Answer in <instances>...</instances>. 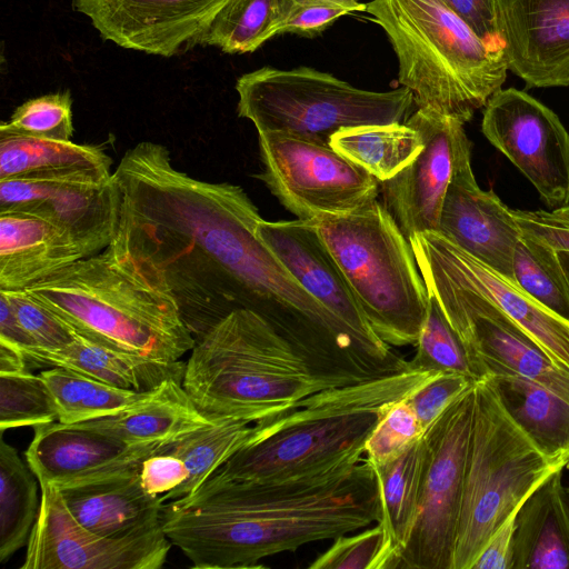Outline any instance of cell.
Returning a JSON list of instances; mask_svg holds the SVG:
<instances>
[{"label":"cell","instance_id":"1","mask_svg":"<svg viewBox=\"0 0 569 569\" xmlns=\"http://www.w3.org/2000/svg\"><path fill=\"white\" fill-rule=\"evenodd\" d=\"M120 212L113 239L162 272L180 316L201 340L242 309L243 281L262 219L246 191L178 170L169 150L142 141L113 172Z\"/></svg>","mask_w":569,"mask_h":569},{"label":"cell","instance_id":"2","mask_svg":"<svg viewBox=\"0 0 569 569\" xmlns=\"http://www.w3.org/2000/svg\"><path fill=\"white\" fill-rule=\"evenodd\" d=\"M375 470L365 457L271 481L211 475L164 503L161 527L196 569L266 568L267 557L380 521Z\"/></svg>","mask_w":569,"mask_h":569},{"label":"cell","instance_id":"3","mask_svg":"<svg viewBox=\"0 0 569 569\" xmlns=\"http://www.w3.org/2000/svg\"><path fill=\"white\" fill-rule=\"evenodd\" d=\"M26 289L77 333L110 348L178 361L196 345L159 268L116 239Z\"/></svg>","mask_w":569,"mask_h":569},{"label":"cell","instance_id":"4","mask_svg":"<svg viewBox=\"0 0 569 569\" xmlns=\"http://www.w3.org/2000/svg\"><path fill=\"white\" fill-rule=\"evenodd\" d=\"M437 373L407 369L312 393L256 422L249 439L216 473L240 481H271L360 458L388 409Z\"/></svg>","mask_w":569,"mask_h":569},{"label":"cell","instance_id":"5","mask_svg":"<svg viewBox=\"0 0 569 569\" xmlns=\"http://www.w3.org/2000/svg\"><path fill=\"white\" fill-rule=\"evenodd\" d=\"M182 383L207 416L249 423L280 415L312 393L339 387L248 309L233 310L196 342Z\"/></svg>","mask_w":569,"mask_h":569},{"label":"cell","instance_id":"6","mask_svg":"<svg viewBox=\"0 0 569 569\" xmlns=\"http://www.w3.org/2000/svg\"><path fill=\"white\" fill-rule=\"evenodd\" d=\"M365 11L388 36L399 83L417 109L466 123L506 81L502 49L478 38L442 0H371Z\"/></svg>","mask_w":569,"mask_h":569},{"label":"cell","instance_id":"7","mask_svg":"<svg viewBox=\"0 0 569 569\" xmlns=\"http://www.w3.org/2000/svg\"><path fill=\"white\" fill-rule=\"evenodd\" d=\"M311 220L376 335L392 348L416 346L430 296L409 240L382 203Z\"/></svg>","mask_w":569,"mask_h":569},{"label":"cell","instance_id":"8","mask_svg":"<svg viewBox=\"0 0 569 569\" xmlns=\"http://www.w3.org/2000/svg\"><path fill=\"white\" fill-rule=\"evenodd\" d=\"M566 467L567 460L546 456L513 421L490 379L475 382L453 569H471L492 533Z\"/></svg>","mask_w":569,"mask_h":569},{"label":"cell","instance_id":"9","mask_svg":"<svg viewBox=\"0 0 569 569\" xmlns=\"http://www.w3.org/2000/svg\"><path fill=\"white\" fill-rule=\"evenodd\" d=\"M236 90L239 117L258 132H283L325 144L346 128L406 122L416 107L405 87L365 90L310 67H262L242 74Z\"/></svg>","mask_w":569,"mask_h":569},{"label":"cell","instance_id":"10","mask_svg":"<svg viewBox=\"0 0 569 569\" xmlns=\"http://www.w3.org/2000/svg\"><path fill=\"white\" fill-rule=\"evenodd\" d=\"M430 295L459 336L475 382L502 376L531 379L569 401V368L557 363L493 302L409 241Z\"/></svg>","mask_w":569,"mask_h":569},{"label":"cell","instance_id":"11","mask_svg":"<svg viewBox=\"0 0 569 569\" xmlns=\"http://www.w3.org/2000/svg\"><path fill=\"white\" fill-rule=\"evenodd\" d=\"M473 385L458 396L425 432L427 459L418 515L396 569H453L473 412Z\"/></svg>","mask_w":569,"mask_h":569},{"label":"cell","instance_id":"12","mask_svg":"<svg viewBox=\"0 0 569 569\" xmlns=\"http://www.w3.org/2000/svg\"><path fill=\"white\" fill-rule=\"evenodd\" d=\"M263 170L258 176L298 219L353 212L377 200L379 181L330 144L258 132Z\"/></svg>","mask_w":569,"mask_h":569},{"label":"cell","instance_id":"13","mask_svg":"<svg viewBox=\"0 0 569 569\" xmlns=\"http://www.w3.org/2000/svg\"><path fill=\"white\" fill-rule=\"evenodd\" d=\"M26 212L63 230L84 258L106 249L119 221L111 170H72L0 179V213Z\"/></svg>","mask_w":569,"mask_h":569},{"label":"cell","instance_id":"14","mask_svg":"<svg viewBox=\"0 0 569 569\" xmlns=\"http://www.w3.org/2000/svg\"><path fill=\"white\" fill-rule=\"evenodd\" d=\"M40 486V509L21 569H159L172 546L161 523L122 536H102L80 525L59 489Z\"/></svg>","mask_w":569,"mask_h":569},{"label":"cell","instance_id":"15","mask_svg":"<svg viewBox=\"0 0 569 569\" xmlns=\"http://www.w3.org/2000/svg\"><path fill=\"white\" fill-rule=\"evenodd\" d=\"M481 131L530 181L551 209L569 203V132L559 117L525 91L495 92Z\"/></svg>","mask_w":569,"mask_h":569},{"label":"cell","instance_id":"16","mask_svg":"<svg viewBox=\"0 0 569 569\" xmlns=\"http://www.w3.org/2000/svg\"><path fill=\"white\" fill-rule=\"evenodd\" d=\"M423 140L413 161L395 177L379 182L382 206L405 237L438 231L440 213L455 174L471 163V141L456 118L417 109L406 121Z\"/></svg>","mask_w":569,"mask_h":569},{"label":"cell","instance_id":"17","mask_svg":"<svg viewBox=\"0 0 569 569\" xmlns=\"http://www.w3.org/2000/svg\"><path fill=\"white\" fill-rule=\"evenodd\" d=\"M226 1L72 0V9L119 47L171 57L196 46Z\"/></svg>","mask_w":569,"mask_h":569},{"label":"cell","instance_id":"18","mask_svg":"<svg viewBox=\"0 0 569 569\" xmlns=\"http://www.w3.org/2000/svg\"><path fill=\"white\" fill-rule=\"evenodd\" d=\"M508 70L529 88L569 87V0H498Z\"/></svg>","mask_w":569,"mask_h":569},{"label":"cell","instance_id":"19","mask_svg":"<svg viewBox=\"0 0 569 569\" xmlns=\"http://www.w3.org/2000/svg\"><path fill=\"white\" fill-rule=\"evenodd\" d=\"M176 442L130 443L80 423L52 421L33 427L24 455L38 481L61 488L139 465Z\"/></svg>","mask_w":569,"mask_h":569},{"label":"cell","instance_id":"20","mask_svg":"<svg viewBox=\"0 0 569 569\" xmlns=\"http://www.w3.org/2000/svg\"><path fill=\"white\" fill-rule=\"evenodd\" d=\"M257 233L310 296L368 342L391 347L372 330L312 220L261 219Z\"/></svg>","mask_w":569,"mask_h":569},{"label":"cell","instance_id":"21","mask_svg":"<svg viewBox=\"0 0 569 569\" xmlns=\"http://www.w3.org/2000/svg\"><path fill=\"white\" fill-rule=\"evenodd\" d=\"M418 243L465 284L493 302L557 363L569 368V321L560 318L519 283L473 258L437 231L418 232Z\"/></svg>","mask_w":569,"mask_h":569},{"label":"cell","instance_id":"22","mask_svg":"<svg viewBox=\"0 0 569 569\" xmlns=\"http://www.w3.org/2000/svg\"><path fill=\"white\" fill-rule=\"evenodd\" d=\"M473 258L513 280V254L521 230L511 209L492 190H482L471 163L452 178L438 231Z\"/></svg>","mask_w":569,"mask_h":569},{"label":"cell","instance_id":"23","mask_svg":"<svg viewBox=\"0 0 569 569\" xmlns=\"http://www.w3.org/2000/svg\"><path fill=\"white\" fill-rule=\"evenodd\" d=\"M140 466L58 488L73 518L102 536H122L161 523L162 496L148 493Z\"/></svg>","mask_w":569,"mask_h":569},{"label":"cell","instance_id":"24","mask_svg":"<svg viewBox=\"0 0 569 569\" xmlns=\"http://www.w3.org/2000/svg\"><path fill=\"white\" fill-rule=\"evenodd\" d=\"M83 258L52 222L26 212L0 213V289H26Z\"/></svg>","mask_w":569,"mask_h":569},{"label":"cell","instance_id":"25","mask_svg":"<svg viewBox=\"0 0 569 569\" xmlns=\"http://www.w3.org/2000/svg\"><path fill=\"white\" fill-rule=\"evenodd\" d=\"M182 378H169L130 407L80 425L130 443L173 442L218 422L186 391Z\"/></svg>","mask_w":569,"mask_h":569},{"label":"cell","instance_id":"26","mask_svg":"<svg viewBox=\"0 0 569 569\" xmlns=\"http://www.w3.org/2000/svg\"><path fill=\"white\" fill-rule=\"evenodd\" d=\"M559 469L517 510L513 569H569V497Z\"/></svg>","mask_w":569,"mask_h":569},{"label":"cell","instance_id":"27","mask_svg":"<svg viewBox=\"0 0 569 569\" xmlns=\"http://www.w3.org/2000/svg\"><path fill=\"white\" fill-rule=\"evenodd\" d=\"M29 368H67L106 383L137 392H150L169 378H182L186 362L160 361L110 348L80 335L59 350L38 347L24 353Z\"/></svg>","mask_w":569,"mask_h":569},{"label":"cell","instance_id":"28","mask_svg":"<svg viewBox=\"0 0 569 569\" xmlns=\"http://www.w3.org/2000/svg\"><path fill=\"white\" fill-rule=\"evenodd\" d=\"M513 421L551 459L569 465V401L520 376L488 378Z\"/></svg>","mask_w":569,"mask_h":569},{"label":"cell","instance_id":"29","mask_svg":"<svg viewBox=\"0 0 569 569\" xmlns=\"http://www.w3.org/2000/svg\"><path fill=\"white\" fill-rule=\"evenodd\" d=\"M427 459L425 435L393 460L372 465L380 506V523L395 553V569L413 529Z\"/></svg>","mask_w":569,"mask_h":569},{"label":"cell","instance_id":"30","mask_svg":"<svg viewBox=\"0 0 569 569\" xmlns=\"http://www.w3.org/2000/svg\"><path fill=\"white\" fill-rule=\"evenodd\" d=\"M330 146L382 182L413 161L423 140L415 128L402 122L346 128L331 137Z\"/></svg>","mask_w":569,"mask_h":569},{"label":"cell","instance_id":"31","mask_svg":"<svg viewBox=\"0 0 569 569\" xmlns=\"http://www.w3.org/2000/svg\"><path fill=\"white\" fill-rule=\"evenodd\" d=\"M100 146L19 134L0 136V179L72 170H111Z\"/></svg>","mask_w":569,"mask_h":569},{"label":"cell","instance_id":"32","mask_svg":"<svg viewBox=\"0 0 569 569\" xmlns=\"http://www.w3.org/2000/svg\"><path fill=\"white\" fill-rule=\"evenodd\" d=\"M291 0H227L196 41L226 53L253 52L279 34Z\"/></svg>","mask_w":569,"mask_h":569},{"label":"cell","instance_id":"33","mask_svg":"<svg viewBox=\"0 0 569 569\" xmlns=\"http://www.w3.org/2000/svg\"><path fill=\"white\" fill-rule=\"evenodd\" d=\"M36 475L16 448L0 441V561L28 545L38 518L41 496Z\"/></svg>","mask_w":569,"mask_h":569},{"label":"cell","instance_id":"34","mask_svg":"<svg viewBox=\"0 0 569 569\" xmlns=\"http://www.w3.org/2000/svg\"><path fill=\"white\" fill-rule=\"evenodd\" d=\"M40 375L54 400L58 421L68 425L114 415L149 393L114 387L62 367H51Z\"/></svg>","mask_w":569,"mask_h":569},{"label":"cell","instance_id":"35","mask_svg":"<svg viewBox=\"0 0 569 569\" xmlns=\"http://www.w3.org/2000/svg\"><path fill=\"white\" fill-rule=\"evenodd\" d=\"M253 426L242 420L221 419L178 440L170 451L183 461L188 477L162 496L164 502L196 491L249 439Z\"/></svg>","mask_w":569,"mask_h":569},{"label":"cell","instance_id":"36","mask_svg":"<svg viewBox=\"0 0 569 569\" xmlns=\"http://www.w3.org/2000/svg\"><path fill=\"white\" fill-rule=\"evenodd\" d=\"M513 272L525 291L569 321V278L556 250L521 234L513 254Z\"/></svg>","mask_w":569,"mask_h":569},{"label":"cell","instance_id":"37","mask_svg":"<svg viewBox=\"0 0 569 569\" xmlns=\"http://www.w3.org/2000/svg\"><path fill=\"white\" fill-rule=\"evenodd\" d=\"M425 322L416 343V353L408 360L412 370L458 373L473 382L465 347L436 298L430 295Z\"/></svg>","mask_w":569,"mask_h":569},{"label":"cell","instance_id":"38","mask_svg":"<svg viewBox=\"0 0 569 569\" xmlns=\"http://www.w3.org/2000/svg\"><path fill=\"white\" fill-rule=\"evenodd\" d=\"M58 421L51 392L41 375H0V430Z\"/></svg>","mask_w":569,"mask_h":569},{"label":"cell","instance_id":"39","mask_svg":"<svg viewBox=\"0 0 569 569\" xmlns=\"http://www.w3.org/2000/svg\"><path fill=\"white\" fill-rule=\"evenodd\" d=\"M19 134L53 140H72V99L59 91L27 100L8 121L0 124V136Z\"/></svg>","mask_w":569,"mask_h":569},{"label":"cell","instance_id":"40","mask_svg":"<svg viewBox=\"0 0 569 569\" xmlns=\"http://www.w3.org/2000/svg\"><path fill=\"white\" fill-rule=\"evenodd\" d=\"M309 569H395V553L380 522L333 539Z\"/></svg>","mask_w":569,"mask_h":569},{"label":"cell","instance_id":"41","mask_svg":"<svg viewBox=\"0 0 569 569\" xmlns=\"http://www.w3.org/2000/svg\"><path fill=\"white\" fill-rule=\"evenodd\" d=\"M425 435L407 397L395 402L380 419L365 445V457L372 465L387 463Z\"/></svg>","mask_w":569,"mask_h":569},{"label":"cell","instance_id":"42","mask_svg":"<svg viewBox=\"0 0 569 569\" xmlns=\"http://www.w3.org/2000/svg\"><path fill=\"white\" fill-rule=\"evenodd\" d=\"M0 293L8 299L20 325L38 348L59 350L77 339L79 333L27 289H0Z\"/></svg>","mask_w":569,"mask_h":569},{"label":"cell","instance_id":"43","mask_svg":"<svg viewBox=\"0 0 569 569\" xmlns=\"http://www.w3.org/2000/svg\"><path fill=\"white\" fill-rule=\"evenodd\" d=\"M365 10L366 4L357 0H291L289 13L279 29V34L293 33L312 38L338 18Z\"/></svg>","mask_w":569,"mask_h":569},{"label":"cell","instance_id":"44","mask_svg":"<svg viewBox=\"0 0 569 569\" xmlns=\"http://www.w3.org/2000/svg\"><path fill=\"white\" fill-rule=\"evenodd\" d=\"M473 383L462 375L437 373L410 393L407 401L425 432L439 415Z\"/></svg>","mask_w":569,"mask_h":569},{"label":"cell","instance_id":"45","mask_svg":"<svg viewBox=\"0 0 569 569\" xmlns=\"http://www.w3.org/2000/svg\"><path fill=\"white\" fill-rule=\"evenodd\" d=\"M522 234L557 252H569V203L551 210L511 209Z\"/></svg>","mask_w":569,"mask_h":569},{"label":"cell","instance_id":"46","mask_svg":"<svg viewBox=\"0 0 569 569\" xmlns=\"http://www.w3.org/2000/svg\"><path fill=\"white\" fill-rule=\"evenodd\" d=\"M139 475L148 493L164 496L186 481L188 471L181 458L169 448L147 457L141 462Z\"/></svg>","mask_w":569,"mask_h":569},{"label":"cell","instance_id":"47","mask_svg":"<svg viewBox=\"0 0 569 569\" xmlns=\"http://www.w3.org/2000/svg\"><path fill=\"white\" fill-rule=\"evenodd\" d=\"M483 42L500 48L498 0H442Z\"/></svg>","mask_w":569,"mask_h":569},{"label":"cell","instance_id":"48","mask_svg":"<svg viewBox=\"0 0 569 569\" xmlns=\"http://www.w3.org/2000/svg\"><path fill=\"white\" fill-rule=\"evenodd\" d=\"M517 511L492 533L471 569H513V533Z\"/></svg>","mask_w":569,"mask_h":569},{"label":"cell","instance_id":"49","mask_svg":"<svg viewBox=\"0 0 569 569\" xmlns=\"http://www.w3.org/2000/svg\"><path fill=\"white\" fill-rule=\"evenodd\" d=\"M0 341L20 349L23 355L38 347L20 325L10 302L0 293Z\"/></svg>","mask_w":569,"mask_h":569},{"label":"cell","instance_id":"50","mask_svg":"<svg viewBox=\"0 0 569 569\" xmlns=\"http://www.w3.org/2000/svg\"><path fill=\"white\" fill-rule=\"evenodd\" d=\"M23 352L7 342L0 341V375L29 371Z\"/></svg>","mask_w":569,"mask_h":569},{"label":"cell","instance_id":"51","mask_svg":"<svg viewBox=\"0 0 569 569\" xmlns=\"http://www.w3.org/2000/svg\"><path fill=\"white\" fill-rule=\"evenodd\" d=\"M559 253V258L561 260V263L568 274V278H569V252H558Z\"/></svg>","mask_w":569,"mask_h":569},{"label":"cell","instance_id":"52","mask_svg":"<svg viewBox=\"0 0 569 569\" xmlns=\"http://www.w3.org/2000/svg\"><path fill=\"white\" fill-rule=\"evenodd\" d=\"M567 493H568V497H569V487H567Z\"/></svg>","mask_w":569,"mask_h":569},{"label":"cell","instance_id":"53","mask_svg":"<svg viewBox=\"0 0 569 569\" xmlns=\"http://www.w3.org/2000/svg\"><path fill=\"white\" fill-rule=\"evenodd\" d=\"M568 467H569V465H568Z\"/></svg>","mask_w":569,"mask_h":569}]
</instances>
